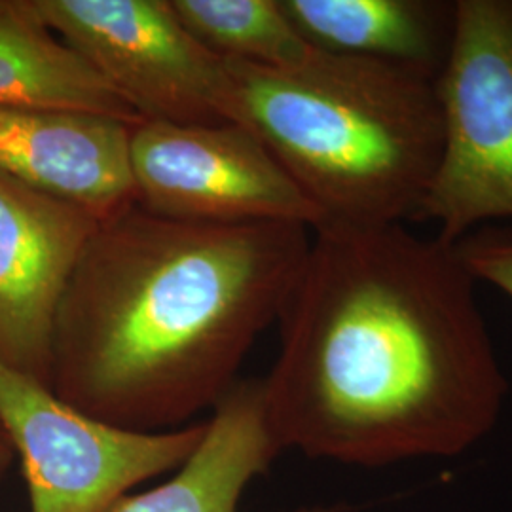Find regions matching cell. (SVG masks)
I'll list each match as a JSON object with an SVG mask.
<instances>
[{
    "mask_svg": "<svg viewBox=\"0 0 512 512\" xmlns=\"http://www.w3.org/2000/svg\"><path fill=\"white\" fill-rule=\"evenodd\" d=\"M283 454L268 420L262 380H239L207 416L202 444L167 480L131 492L107 512H241V499ZM342 503L285 512H346Z\"/></svg>",
    "mask_w": 512,
    "mask_h": 512,
    "instance_id": "cell-10",
    "label": "cell"
},
{
    "mask_svg": "<svg viewBox=\"0 0 512 512\" xmlns=\"http://www.w3.org/2000/svg\"><path fill=\"white\" fill-rule=\"evenodd\" d=\"M184 27L224 61L287 67L310 55L281 0H169Z\"/></svg>",
    "mask_w": 512,
    "mask_h": 512,
    "instance_id": "cell-13",
    "label": "cell"
},
{
    "mask_svg": "<svg viewBox=\"0 0 512 512\" xmlns=\"http://www.w3.org/2000/svg\"><path fill=\"white\" fill-rule=\"evenodd\" d=\"M135 203L150 213L200 224L293 222L321 217L251 129L239 122L131 126Z\"/></svg>",
    "mask_w": 512,
    "mask_h": 512,
    "instance_id": "cell-7",
    "label": "cell"
},
{
    "mask_svg": "<svg viewBox=\"0 0 512 512\" xmlns=\"http://www.w3.org/2000/svg\"><path fill=\"white\" fill-rule=\"evenodd\" d=\"M310 243L304 224H200L137 203L101 220L57 313L48 385L133 431L202 421L279 321Z\"/></svg>",
    "mask_w": 512,
    "mask_h": 512,
    "instance_id": "cell-2",
    "label": "cell"
},
{
    "mask_svg": "<svg viewBox=\"0 0 512 512\" xmlns=\"http://www.w3.org/2000/svg\"><path fill=\"white\" fill-rule=\"evenodd\" d=\"M131 126L76 110L0 109V173L110 219L135 205Z\"/></svg>",
    "mask_w": 512,
    "mask_h": 512,
    "instance_id": "cell-9",
    "label": "cell"
},
{
    "mask_svg": "<svg viewBox=\"0 0 512 512\" xmlns=\"http://www.w3.org/2000/svg\"><path fill=\"white\" fill-rule=\"evenodd\" d=\"M0 109L76 110L141 122L27 0H0Z\"/></svg>",
    "mask_w": 512,
    "mask_h": 512,
    "instance_id": "cell-12",
    "label": "cell"
},
{
    "mask_svg": "<svg viewBox=\"0 0 512 512\" xmlns=\"http://www.w3.org/2000/svg\"><path fill=\"white\" fill-rule=\"evenodd\" d=\"M226 65L232 122L255 133L321 224L421 220L444 147L435 78L317 48L287 67Z\"/></svg>",
    "mask_w": 512,
    "mask_h": 512,
    "instance_id": "cell-3",
    "label": "cell"
},
{
    "mask_svg": "<svg viewBox=\"0 0 512 512\" xmlns=\"http://www.w3.org/2000/svg\"><path fill=\"white\" fill-rule=\"evenodd\" d=\"M0 429L21 456L31 512H107L143 482L184 465L202 444L207 418L133 431L93 418L0 363Z\"/></svg>",
    "mask_w": 512,
    "mask_h": 512,
    "instance_id": "cell-5",
    "label": "cell"
},
{
    "mask_svg": "<svg viewBox=\"0 0 512 512\" xmlns=\"http://www.w3.org/2000/svg\"><path fill=\"white\" fill-rule=\"evenodd\" d=\"M12 456H14V450H12L10 442L6 439V435L2 433V435H0V478L4 475V471L8 469V465H10V461H12Z\"/></svg>",
    "mask_w": 512,
    "mask_h": 512,
    "instance_id": "cell-15",
    "label": "cell"
},
{
    "mask_svg": "<svg viewBox=\"0 0 512 512\" xmlns=\"http://www.w3.org/2000/svg\"><path fill=\"white\" fill-rule=\"evenodd\" d=\"M0 435H2V429H0Z\"/></svg>",
    "mask_w": 512,
    "mask_h": 512,
    "instance_id": "cell-16",
    "label": "cell"
},
{
    "mask_svg": "<svg viewBox=\"0 0 512 512\" xmlns=\"http://www.w3.org/2000/svg\"><path fill=\"white\" fill-rule=\"evenodd\" d=\"M300 35L332 54L391 63L439 80L456 0H281Z\"/></svg>",
    "mask_w": 512,
    "mask_h": 512,
    "instance_id": "cell-11",
    "label": "cell"
},
{
    "mask_svg": "<svg viewBox=\"0 0 512 512\" xmlns=\"http://www.w3.org/2000/svg\"><path fill=\"white\" fill-rule=\"evenodd\" d=\"M459 253L476 281L499 289L512 302V230L488 224L458 241Z\"/></svg>",
    "mask_w": 512,
    "mask_h": 512,
    "instance_id": "cell-14",
    "label": "cell"
},
{
    "mask_svg": "<svg viewBox=\"0 0 512 512\" xmlns=\"http://www.w3.org/2000/svg\"><path fill=\"white\" fill-rule=\"evenodd\" d=\"M99 220L0 173V363L50 382L55 321Z\"/></svg>",
    "mask_w": 512,
    "mask_h": 512,
    "instance_id": "cell-8",
    "label": "cell"
},
{
    "mask_svg": "<svg viewBox=\"0 0 512 512\" xmlns=\"http://www.w3.org/2000/svg\"><path fill=\"white\" fill-rule=\"evenodd\" d=\"M27 2L139 120L232 122L226 61L184 27L169 0Z\"/></svg>",
    "mask_w": 512,
    "mask_h": 512,
    "instance_id": "cell-6",
    "label": "cell"
},
{
    "mask_svg": "<svg viewBox=\"0 0 512 512\" xmlns=\"http://www.w3.org/2000/svg\"><path fill=\"white\" fill-rule=\"evenodd\" d=\"M458 243L406 224H321L262 380L283 452L378 469L456 458L501 420L509 382Z\"/></svg>",
    "mask_w": 512,
    "mask_h": 512,
    "instance_id": "cell-1",
    "label": "cell"
},
{
    "mask_svg": "<svg viewBox=\"0 0 512 512\" xmlns=\"http://www.w3.org/2000/svg\"><path fill=\"white\" fill-rule=\"evenodd\" d=\"M437 88L444 147L421 222L458 243L512 220V0H456Z\"/></svg>",
    "mask_w": 512,
    "mask_h": 512,
    "instance_id": "cell-4",
    "label": "cell"
}]
</instances>
